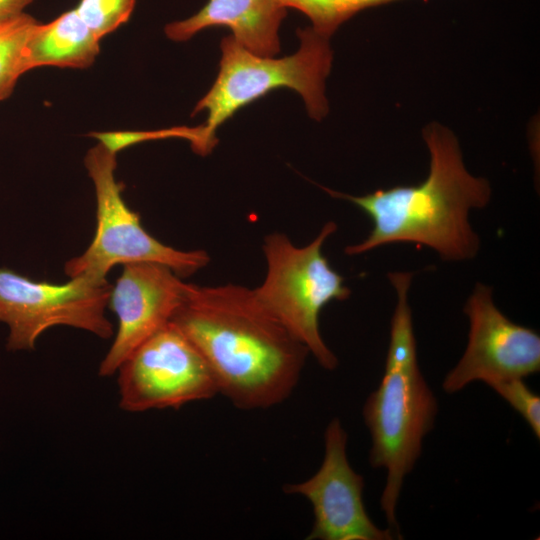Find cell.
<instances>
[{
    "instance_id": "cell-5",
    "label": "cell",
    "mask_w": 540,
    "mask_h": 540,
    "mask_svg": "<svg viewBox=\"0 0 540 540\" xmlns=\"http://www.w3.org/2000/svg\"><path fill=\"white\" fill-rule=\"evenodd\" d=\"M437 410L436 398L418 360L386 361L381 382L363 408L372 438L370 464L387 472L381 508L398 538L395 513L404 478L420 456L423 438L432 429Z\"/></svg>"
},
{
    "instance_id": "cell-2",
    "label": "cell",
    "mask_w": 540,
    "mask_h": 540,
    "mask_svg": "<svg viewBox=\"0 0 540 540\" xmlns=\"http://www.w3.org/2000/svg\"><path fill=\"white\" fill-rule=\"evenodd\" d=\"M422 134L430 165L421 183L378 189L362 196L323 188L331 196L356 205L373 222L363 241L345 248L347 255H360L398 242L429 247L446 262L471 260L478 254L480 238L468 216L470 210L488 205L490 183L468 172L459 142L450 129L432 122Z\"/></svg>"
},
{
    "instance_id": "cell-18",
    "label": "cell",
    "mask_w": 540,
    "mask_h": 540,
    "mask_svg": "<svg viewBox=\"0 0 540 540\" xmlns=\"http://www.w3.org/2000/svg\"><path fill=\"white\" fill-rule=\"evenodd\" d=\"M528 423L537 439L540 438V397L531 391L523 379L515 378L489 385Z\"/></svg>"
},
{
    "instance_id": "cell-3",
    "label": "cell",
    "mask_w": 540,
    "mask_h": 540,
    "mask_svg": "<svg viewBox=\"0 0 540 540\" xmlns=\"http://www.w3.org/2000/svg\"><path fill=\"white\" fill-rule=\"evenodd\" d=\"M297 35V52L278 59L248 51L232 35L222 39L218 75L192 112V116L207 112L204 125L211 140L218 142L216 130L235 112L281 87L302 97L311 118L320 121L328 114L325 80L333 59L330 37L312 27L299 28Z\"/></svg>"
},
{
    "instance_id": "cell-12",
    "label": "cell",
    "mask_w": 540,
    "mask_h": 540,
    "mask_svg": "<svg viewBox=\"0 0 540 540\" xmlns=\"http://www.w3.org/2000/svg\"><path fill=\"white\" fill-rule=\"evenodd\" d=\"M287 15L279 0H208L193 16L165 26L166 36L186 41L203 29L224 26L248 51L273 57L280 51L279 28Z\"/></svg>"
},
{
    "instance_id": "cell-15",
    "label": "cell",
    "mask_w": 540,
    "mask_h": 540,
    "mask_svg": "<svg viewBox=\"0 0 540 540\" xmlns=\"http://www.w3.org/2000/svg\"><path fill=\"white\" fill-rule=\"evenodd\" d=\"M90 135L97 138L115 154L124 148L144 141L183 138L190 142L193 151L205 156L218 143L208 137L204 124L197 127L177 126L154 131L93 132Z\"/></svg>"
},
{
    "instance_id": "cell-14",
    "label": "cell",
    "mask_w": 540,
    "mask_h": 540,
    "mask_svg": "<svg viewBox=\"0 0 540 540\" xmlns=\"http://www.w3.org/2000/svg\"><path fill=\"white\" fill-rule=\"evenodd\" d=\"M39 21L23 12L0 22V101L7 99L23 70L27 40Z\"/></svg>"
},
{
    "instance_id": "cell-17",
    "label": "cell",
    "mask_w": 540,
    "mask_h": 540,
    "mask_svg": "<svg viewBox=\"0 0 540 540\" xmlns=\"http://www.w3.org/2000/svg\"><path fill=\"white\" fill-rule=\"evenodd\" d=\"M136 0H80L75 8L100 40L126 23Z\"/></svg>"
},
{
    "instance_id": "cell-8",
    "label": "cell",
    "mask_w": 540,
    "mask_h": 540,
    "mask_svg": "<svg viewBox=\"0 0 540 540\" xmlns=\"http://www.w3.org/2000/svg\"><path fill=\"white\" fill-rule=\"evenodd\" d=\"M117 372L119 405L128 412L179 408L218 393L203 356L172 321L142 342Z\"/></svg>"
},
{
    "instance_id": "cell-1",
    "label": "cell",
    "mask_w": 540,
    "mask_h": 540,
    "mask_svg": "<svg viewBox=\"0 0 540 540\" xmlns=\"http://www.w3.org/2000/svg\"><path fill=\"white\" fill-rule=\"evenodd\" d=\"M206 361L218 393L237 408H269L286 400L309 350L240 285L189 283L171 320Z\"/></svg>"
},
{
    "instance_id": "cell-19",
    "label": "cell",
    "mask_w": 540,
    "mask_h": 540,
    "mask_svg": "<svg viewBox=\"0 0 540 540\" xmlns=\"http://www.w3.org/2000/svg\"><path fill=\"white\" fill-rule=\"evenodd\" d=\"M34 0H0V22L24 12Z\"/></svg>"
},
{
    "instance_id": "cell-11",
    "label": "cell",
    "mask_w": 540,
    "mask_h": 540,
    "mask_svg": "<svg viewBox=\"0 0 540 540\" xmlns=\"http://www.w3.org/2000/svg\"><path fill=\"white\" fill-rule=\"evenodd\" d=\"M112 286L108 306L118 318L115 339L99 366L112 376L148 337L167 324L181 305L189 283L168 266L154 262L123 265Z\"/></svg>"
},
{
    "instance_id": "cell-10",
    "label": "cell",
    "mask_w": 540,
    "mask_h": 540,
    "mask_svg": "<svg viewBox=\"0 0 540 540\" xmlns=\"http://www.w3.org/2000/svg\"><path fill=\"white\" fill-rule=\"evenodd\" d=\"M347 433L334 418L325 431V454L318 471L306 481L283 490L307 498L314 523L309 540H391L390 528L380 529L368 516L363 502L364 479L350 466Z\"/></svg>"
},
{
    "instance_id": "cell-13",
    "label": "cell",
    "mask_w": 540,
    "mask_h": 540,
    "mask_svg": "<svg viewBox=\"0 0 540 540\" xmlns=\"http://www.w3.org/2000/svg\"><path fill=\"white\" fill-rule=\"evenodd\" d=\"M100 41L76 9L49 23L39 22L24 49V73L42 66L86 69L100 53Z\"/></svg>"
},
{
    "instance_id": "cell-7",
    "label": "cell",
    "mask_w": 540,
    "mask_h": 540,
    "mask_svg": "<svg viewBox=\"0 0 540 540\" xmlns=\"http://www.w3.org/2000/svg\"><path fill=\"white\" fill-rule=\"evenodd\" d=\"M111 289L106 278L91 275L53 284L0 268V321L9 328L7 348L33 350L46 330L60 325L110 337L113 326L105 310Z\"/></svg>"
},
{
    "instance_id": "cell-16",
    "label": "cell",
    "mask_w": 540,
    "mask_h": 540,
    "mask_svg": "<svg viewBox=\"0 0 540 540\" xmlns=\"http://www.w3.org/2000/svg\"><path fill=\"white\" fill-rule=\"evenodd\" d=\"M285 7H292L306 14L312 28L330 37L338 26L357 12L382 5V0H279Z\"/></svg>"
},
{
    "instance_id": "cell-6",
    "label": "cell",
    "mask_w": 540,
    "mask_h": 540,
    "mask_svg": "<svg viewBox=\"0 0 540 540\" xmlns=\"http://www.w3.org/2000/svg\"><path fill=\"white\" fill-rule=\"evenodd\" d=\"M116 155L99 142L84 158L96 194V232L84 253L66 262L65 274L69 278H106L115 265L154 262L168 266L182 278L206 266L209 256L205 251L175 249L143 228L138 213L122 198L123 186L115 177Z\"/></svg>"
},
{
    "instance_id": "cell-9",
    "label": "cell",
    "mask_w": 540,
    "mask_h": 540,
    "mask_svg": "<svg viewBox=\"0 0 540 540\" xmlns=\"http://www.w3.org/2000/svg\"><path fill=\"white\" fill-rule=\"evenodd\" d=\"M463 311L470 323L468 344L443 381L446 393L458 392L476 380L489 386L540 370L539 334L508 319L494 304L490 286L477 283Z\"/></svg>"
},
{
    "instance_id": "cell-4",
    "label": "cell",
    "mask_w": 540,
    "mask_h": 540,
    "mask_svg": "<svg viewBox=\"0 0 540 540\" xmlns=\"http://www.w3.org/2000/svg\"><path fill=\"white\" fill-rule=\"evenodd\" d=\"M336 230L335 222H327L303 247L293 245L282 233L267 236L263 243L266 276L252 289L258 304L327 370L335 369L338 359L321 336L320 313L331 301H343L351 295L344 278L322 253L324 242Z\"/></svg>"
}]
</instances>
